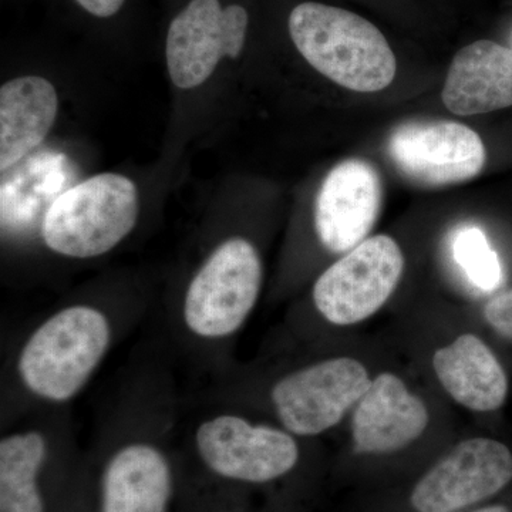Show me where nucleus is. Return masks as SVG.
Masks as SVG:
<instances>
[{
	"instance_id": "1",
	"label": "nucleus",
	"mask_w": 512,
	"mask_h": 512,
	"mask_svg": "<svg viewBox=\"0 0 512 512\" xmlns=\"http://www.w3.org/2000/svg\"><path fill=\"white\" fill-rule=\"evenodd\" d=\"M289 33L303 59L345 89L380 92L396 76V57L386 37L349 10L301 3L289 16Z\"/></svg>"
},
{
	"instance_id": "2",
	"label": "nucleus",
	"mask_w": 512,
	"mask_h": 512,
	"mask_svg": "<svg viewBox=\"0 0 512 512\" xmlns=\"http://www.w3.org/2000/svg\"><path fill=\"white\" fill-rule=\"evenodd\" d=\"M109 319L76 305L47 318L20 350L18 372L33 396L64 403L82 392L110 348Z\"/></svg>"
},
{
	"instance_id": "3",
	"label": "nucleus",
	"mask_w": 512,
	"mask_h": 512,
	"mask_svg": "<svg viewBox=\"0 0 512 512\" xmlns=\"http://www.w3.org/2000/svg\"><path fill=\"white\" fill-rule=\"evenodd\" d=\"M138 191L130 178L99 174L67 188L47 211L42 237L47 248L69 258L107 254L136 227Z\"/></svg>"
},
{
	"instance_id": "4",
	"label": "nucleus",
	"mask_w": 512,
	"mask_h": 512,
	"mask_svg": "<svg viewBox=\"0 0 512 512\" xmlns=\"http://www.w3.org/2000/svg\"><path fill=\"white\" fill-rule=\"evenodd\" d=\"M262 286V261L251 242H222L192 278L185 293L184 323L202 339H225L247 322Z\"/></svg>"
},
{
	"instance_id": "5",
	"label": "nucleus",
	"mask_w": 512,
	"mask_h": 512,
	"mask_svg": "<svg viewBox=\"0 0 512 512\" xmlns=\"http://www.w3.org/2000/svg\"><path fill=\"white\" fill-rule=\"evenodd\" d=\"M373 377L365 363L335 356L293 370L274 384L276 417L295 437H316L335 429L353 412Z\"/></svg>"
},
{
	"instance_id": "6",
	"label": "nucleus",
	"mask_w": 512,
	"mask_h": 512,
	"mask_svg": "<svg viewBox=\"0 0 512 512\" xmlns=\"http://www.w3.org/2000/svg\"><path fill=\"white\" fill-rule=\"evenodd\" d=\"M403 271L399 244L389 235L369 237L319 276L313 303L330 325H359L392 298Z\"/></svg>"
},
{
	"instance_id": "7",
	"label": "nucleus",
	"mask_w": 512,
	"mask_h": 512,
	"mask_svg": "<svg viewBox=\"0 0 512 512\" xmlns=\"http://www.w3.org/2000/svg\"><path fill=\"white\" fill-rule=\"evenodd\" d=\"M195 448L211 473L238 483L278 480L299 461L298 441L284 427L252 423L237 414L202 421L195 431Z\"/></svg>"
},
{
	"instance_id": "8",
	"label": "nucleus",
	"mask_w": 512,
	"mask_h": 512,
	"mask_svg": "<svg viewBox=\"0 0 512 512\" xmlns=\"http://www.w3.org/2000/svg\"><path fill=\"white\" fill-rule=\"evenodd\" d=\"M387 154L404 180L420 188L467 183L483 171L487 151L476 131L451 120H409L394 127Z\"/></svg>"
},
{
	"instance_id": "9",
	"label": "nucleus",
	"mask_w": 512,
	"mask_h": 512,
	"mask_svg": "<svg viewBox=\"0 0 512 512\" xmlns=\"http://www.w3.org/2000/svg\"><path fill=\"white\" fill-rule=\"evenodd\" d=\"M512 480V453L501 441L473 437L431 467L412 493L419 512H457L500 493Z\"/></svg>"
},
{
	"instance_id": "10",
	"label": "nucleus",
	"mask_w": 512,
	"mask_h": 512,
	"mask_svg": "<svg viewBox=\"0 0 512 512\" xmlns=\"http://www.w3.org/2000/svg\"><path fill=\"white\" fill-rule=\"evenodd\" d=\"M382 177L375 165L349 158L330 170L315 202V231L329 252L345 255L369 238L382 211Z\"/></svg>"
},
{
	"instance_id": "11",
	"label": "nucleus",
	"mask_w": 512,
	"mask_h": 512,
	"mask_svg": "<svg viewBox=\"0 0 512 512\" xmlns=\"http://www.w3.org/2000/svg\"><path fill=\"white\" fill-rule=\"evenodd\" d=\"M429 424V407L419 394L396 373H379L350 417L353 450L396 453L419 440Z\"/></svg>"
},
{
	"instance_id": "12",
	"label": "nucleus",
	"mask_w": 512,
	"mask_h": 512,
	"mask_svg": "<svg viewBox=\"0 0 512 512\" xmlns=\"http://www.w3.org/2000/svg\"><path fill=\"white\" fill-rule=\"evenodd\" d=\"M174 476L170 461L151 443L120 447L101 474L100 512H168Z\"/></svg>"
},
{
	"instance_id": "13",
	"label": "nucleus",
	"mask_w": 512,
	"mask_h": 512,
	"mask_svg": "<svg viewBox=\"0 0 512 512\" xmlns=\"http://www.w3.org/2000/svg\"><path fill=\"white\" fill-rule=\"evenodd\" d=\"M431 366L444 392L470 412H495L507 400V373L476 333H460L441 346L434 352Z\"/></svg>"
},
{
	"instance_id": "14",
	"label": "nucleus",
	"mask_w": 512,
	"mask_h": 512,
	"mask_svg": "<svg viewBox=\"0 0 512 512\" xmlns=\"http://www.w3.org/2000/svg\"><path fill=\"white\" fill-rule=\"evenodd\" d=\"M441 99L457 116L511 107L512 49L491 40L463 47L450 64Z\"/></svg>"
},
{
	"instance_id": "15",
	"label": "nucleus",
	"mask_w": 512,
	"mask_h": 512,
	"mask_svg": "<svg viewBox=\"0 0 512 512\" xmlns=\"http://www.w3.org/2000/svg\"><path fill=\"white\" fill-rule=\"evenodd\" d=\"M220 0H191L168 29V72L175 86L188 90L210 79L224 57Z\"/></svg>"
},
{
	"instance_id": "16",
	"label": "nucleus",
	"mask_w": 512,
	"mask_h": 512,
	"mask_svg": "<svg viewBox=\"0 0 512 512\" xmlns=\"http://www.w3.org/2000/svg\"><path fill=\"white\" fill-rule=\"evenodd\" d=\"M59 99L43 77L10 80L0 89V168L9 170L43 143L56 120Z\"/></svg>"
},
{
	"instance_id": "17",
	"label": "nucleus",
	"mask_w": 512,
	"mask_h": 512,
	"mask_svg": "<svg viewBox=\"0 0 512 512\" xmlns=\"http://www.w3.org/2000/svg\"><path fill=\"white\" fill-rule=\"evenodd\" d=\"M47 441L39 431L9 434L0 441V512H46L40 473Z\"/></svg>"
},
{
	"instance_id": "18",
	"label": "nucleus",
	"mask_w": 512,
	"mask_h": 512,
	"mask_svg": "<svg viewBox=\"0 0 512 512\" xmlns=\"http://www.w3.org/2000/svg\"><path fill=\"white\" fill-rule=\"evenodd\" d=\"M66 157L56 158L43 180L35 183L37 177L36 156L26 161L12 177L10 184L19 185V192L2 191V228L8 234H22L45 220L53 202L63 194L59 192L69 184L66 177Z\"/></svg>"
},
{
	"instance_id": "19",
	"label": "nucleus",
	"mask_w": 512,
	"mask_h": 512,
	"mask_svg": "<svg viewBox=\"0 0 512 512\" xmlns=\"http://www.w3.org/2000/svg\"><path fill=\"white\" fill-rule=\"evenodd\" d=\"M453 256L468 281L483 292H493L503 281L500 256L490 245L483 229L464 227L453 239Z\"/></svg>"
},
{
	"instance_id": "20",
	"label": "nucleus",
	"mask_w": 512,
	"mask_h": 512,
	"mask_svg": "<svg viewBox=\"0 0 512 512\" xmlns=\"http://www.w3.org/2000/svg\"><path fill=\"white\" fill-rule=\"evenodd\" d=\"M248 12L241 5H229L222 10L224 57L237 59L247 39Z\"/></svg>"
},
{
	"instance_id": "21",
	"label": "nucleus",
	"mask_w": 512,
	"mask_h": 512,
	"mask_svg": "<svg viewBox=\"0 0 512 512\" xmlns=\"http://www.w3.org/2000/svg\"><path fill=\"white\" fill-rule=\"evenodd\" d=\"M483 315L490 328L512 342V288L488 299Z\"/></svg>"
},
{
	"instance_id": "22",
	"label": "nucleus",
	"mask_w": 512,
	"mask_h": 512,
	"mask_svg": "<svg viewBox=\"0 0 512 512\" xmlns=\"http://www.w3.org/2000/svg\"><path fill=\"white\" fill-rule=\"evenodd\" d=\"M76 2L97 18H110L119 12L126 0H76Z\"/></svg>"
},
{
	"instance_id": "23",
	"label": "nucleus",
	"mask_w": 512,
	"mask_h": 512,
	"mask_svg": "<svg viewBox=\"0 0 512 512\" xmlns=\"http://www.w3.org/2000/svg\"><path fill=\"white\" fill-rule=\"evenodd\" d=\"M474 512H511L508 508L503 507V505H493V507H485L481 508V510H477Z\"/></svg>"
}]
</instances>
